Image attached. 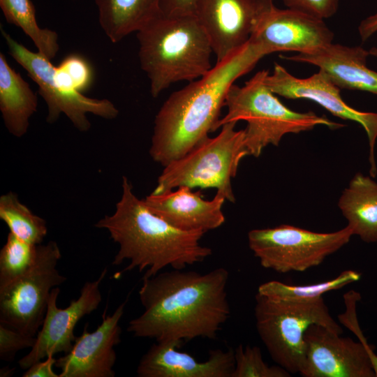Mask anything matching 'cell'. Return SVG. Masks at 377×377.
<instances>
[{
    "label": "cell",
    "instance_id": "3957f363",
    "mask_svg": "<svg viewBox=\"0 0 377 377\" xmlns=\"http://www.w3.org/2000/svg\"><path fill=\"white\" fill-rule=\"evenodd\" d=\"M95 226L106 230L119 249L112 263L128 265L118 274L138 269L149 277L170 267L183 269L212 255L200 241L205 232L179 229L154 214L144 200L134 193L128 178H122V194L115 211L98 221Z\"/></svg>",
    "mask_w": 377,
    "mask_h": 377
},
{
    "label": "cell",
    "instance_id": "30bf717a",
    "mask_svg": "<svg viewBox=\"0 0 377 377\" xmlns=\"http://www.w3.org/2000/svg\"><path fill=\"white\" fill-rule=\"evenodd\" d=\"M1 31L8 47L9 54L38 86V93L47 107L46 121L54 123L63 113L81 132L91 128L87 114L113 119L119 114L114 103L108 99L89 98L82 93L67 89L54 77V66L39 52L27 49L15 40L2 27Z\"/></svg>",
    "mask_w": 377,
    "mask_h": 377
},
{
    "label": "cell",
    "instance_id": "4dcf8cb0",
    "mask_svg": "<svg viewBox=\"0 0 377 377\" xmlns=\"http://www.w3.org/2000/svg\"><path fill=\"white\" fill-rule=\"evenodd\" d=\"M287 8L326 19L337 11L339 0H282Z\"/></svg>",
    "mask_w": 377,
    "mask_h": 377
},
{
    "label": "cell",
    "instance_id": "7a4b0ae2",
    "mask_svg": "<svg viewBox=\"0 0 377 377\" xmlns=\"http://www.w3.org/2000/svg\"><path fill=\"white\" fill-rule=\"evenodd\" d=\"M269 54L264 45L249 40L207 74L170 94L154 119L152 159L165 166L214 132L230 88Z\"/></svg>",
    "mask_w": 377,
    "mask_h": 377
},
{
    "label": "cell",
    "instance_id": "ac0fdd59",
    "mask_svg": "<svg viewBox=\"0 0 377 377\" xmlns=\"http://www.w3.org/2000/svg\"><path fill=\"white\" fill-rule=\"evenodd\" d=\"M161 194L151 193L144 199L149 209L172 226L186 231L209 230L225 222L222 207L226 198L216 193L210 200L199 191L182 186Z\"/></svg>",
    "mask_w": 377,
    "mask_h": 377
},
{
    "label": "cell",
    "instance_id": "8992f818",
    "mask_svg": "<svg viewBox=\"0 0 377 377\" xmlns=\"http://www.w3.org/2000/svg\"><path fill=\"white\" fill-rule=\"evenodd\" d=\"M236 124H223L217 135L208 136L165 165L152 193L161 194L182 186L214 188L226 200L235 202L232 179L236 176L242 159L249 155L244 129L236 130Z\"/></svg>",
    "mask_w": 377,
    "mask_h": 377
},
{
    "label": "cell",
    "instance_id": "603a6c76",
    "mask_svg": "<svg viewBox=\"0 0 377 377\" xmlns=\"http://www.w3.org/2000/svg\"><path fill=\"white\" fill-rule=\"evenodd\" d=\"M0 7L6 21L20 28L31 39L38 52L50 61L56 57L59 50L58 35L38 26L30 0H0Z\"/></svg>",
    "mask_w": 377,
    "mask_h": 377
},
{
    "label": "cell",
    "instance_id": "484cf974",
    "mask_svg": "<svg viewBox=\"0 0 377 377\" xmlns=\"http://www.w3.org/2000/svg\"><path fill=\"white\" fill-rule=\"evenodd\" d=\"M38 244L22 240L9 232L0 251V289L27 274L36 265Z\"/></svg>",
    "mask_w": 377,
    "mask_h": 377
},
{
    "label": "cell",
    "instance_id": "7c38bea8",
    "mask_svg": "<svg viewBox=\"0 0 377 377\" xmlns=\"http://www.w3.org/2000/svg\"><path fill=\"white\" fill-rule=\"evenodd\" d=\"M107 271L105 268L96 280L86 282L79 297L64 309L59 308L57 304L59 288L52 289L43 322L36 336L35 344L18 362L22 369H27L49 355L66 353L71 349L77 337L74 334L76 325L84 316L98 309L101 302L100 286Z\"/></svg>",
    "mask_w": 377,
    "mask_h": 377
},
{
    "label": "cell",
    "instance_id": "f1b7e54d",
    "mask_svg": "<svg viewBox=\"0 0 377 377\" xmlns=\"http://www.w3.org/2000/svg\"><path fill=\"white\" fill-rule=\"evenodd\" d=\"M361 300L360 293L350 290L343 295L345 311L338 315V320L351 331L368 350L375 376L377 377V354L374 346L369 344L360 327L357 314V304Z\"/></svg>",
    "mask_w": 377,
    "mask_h": 377
},
{
    "label": "cell",
    "instance_id": "d6986e66",
    "mask_svg": "<svg viewBox=\"0 0 377 377\" xmlns=\"http://www.w3.org/2000/svg\"><path fill=\"white\" fill-rule=\"evenodd\" d=\"M369 55V50L361 46L332 43L314 52L281 57L318 67L340 89L358 90L377 95V72L367 66Z\"/></svg>",
    "mask_w": 377,
    "mask_h": 377
},
{
    "label": "cell",
    "instance_id": "ffe728a7",
    "mask_svg": "<svg viewBox=\"0 0 377 377\" xmlns=\"http://www.w3.org/2000/svg\"><path fill=\"white\" fill-rule=\"evenodd\" d=\"M37 107L36 94L1 52L0 110L8 132L17 138L26 134Z\"/></svg>",
    "mask_w": 377,
    "mask_h": 377
},
{
    "label": "cell",
    "instance_id": "f546056e",
    "mask_svg": "<svg viewBox=\"0 0 377 377\" xmlns=\"http://www.w3.org/2000/svg\"><path fill=\"white\" fill-rule=\"evenodd\" d=\"M36 337L26 334L15 328L0 323V357L10 360L15 354L24 348H31Z\"/></svg>",
    "mask_w": 377,
    "mask_h": 377
},
{
    "label": "cell",
    "instance_id": "9a60e30c",
    "mask_svg": "<svg viewBox=\"0 0 377 377\" xmlns=\"http://www.w3.org/2000/svg\"><path fill=\"white\" fill-rule=\"evenodd\" d=\"M273 0H198L194 15L219 62L247 43L260 14Z\"/></svg>",
    "mask_w": 377,
    "mask_h": 377
},
{
    "label": "cell",
    "instance_id": "2e32d148",
    "mask_svg": "<svg viewBox=\"0 0 377 377\" xmlns=\"http://www.w3.org/2000/svg\"><path fill=\"white\" fill-rule=\"evenodd\" d=\"M127 300L122 302L112 314L103 315L101 323L92 332L85 325L77 337L71 349L59 359L55 367L61 370L59 377H114L116 362L114 349L121 341V330L119 323L124 314Z\"/></svg>",
    "mask_w": 377,
    "mask_h": 377
},
{
    "label": "cell",
    "instance_id": "4fadbf2b",
    "mask_svg": "<svg viewBox=\"0 0 377 377\" xmlns=\"http://www.w3.org/2000/svg\"><path fill=\"white\" fill-rule=\"evenodd\" d=\"M334 34L323 19L290 8L281 9L271 1L260 14L249 40L272 53H308L331 44Z\"/></svg>",
    "mask_w": 377,
    "mask_h": 377
},
{
    "label": "cell",
    "instance_id": "6da1fadb",
    "mask_svg": "<svg viewBox=\"0 0 377 377\" xmlns=\"http://www.w3.org/2000/svg\"><path fill=\"white\" fill-rule=\"evenodd\" d=\"M228 275L219 267L205 274L173 269L143 276L139 297L144 311L129 322L128 331L181 345L198 337L215 339L230 314Z\"/></svg>",
    "mask_w": 377,
    "mask_h": 377
},
{
    "label": "cell",
    "instance_id": "1f68e13d",
    "mask_svg": "<svg viewBox=\"0 0 377 377\" xmlns=\"http://www.w3.org/2000/svg\"><path fill=\"white\" fill-rule=\"evenodd\" d=\"M198 0H160V8L165 15H194Z\"/></svg>",
    "mask_w": 377,
    "mask_h": 377
},
{
    "label": "cell",
    "instance_id": "e575fe53",
    "mask_svg": "<svg viewBox=\"0 0 377 377\" xmlns=\"http://www.w3.org/2000/svg\"><path fill=\"white\" fill-rule=\"evenodd\" d=\"M13 369L9 368L8 367H3L1 369L0 376H10L11 375H13Z\"/></svg>",
    "mask_w": 377,
    "mask_h": 377
},
{
    "label": "cell",
    "instance_id": "d590c367",
    "mask_svg": "<svg viewBox=\"0 0 377 377\" xmlns=\"http://www.w3.org/2000/svg\"><path fill=\"white\" fill-rule=\"evenodd\" d=\"M369 54L377 58V47H372L369 50Z\"/></svg>",
    "mask_w": 377,
    "mask_h": 377
},
{
    "label": "cell",
    "instance_id": "ba28073f",
    "mask_svg": "<svg viewBox=\"0 0 377 377\" xmlns=\"http://www.w3.org/2000/svg\"><path fill=\"white\" fill-rule=\"evenodd\" d=\"M345 228L332 232H316L290 225L253 229L248 233L250 249L261 266L276 272H304L320 265L353 236Z\"/></svg>",
    "mask_w": 377,
    "mask_h": 377
},
{
    "label": "cell",
    "instance_id": "cb8c5ba5",
    "mask_svg": "<svg viewBox=\"0 0 377 377\" xmlns=\"http://www.w3.org/2000/svg\"><path fill=\"white\" fill-rule=\"evenodd\" d=\"M360 278V272L348 269L332 279L310 285H289L278 281H269L259 286L258 293L276 300L310 302L322 298L327 292L356 282Z\"/></svg>",
    "mask_w": 377,
    "mask_h": 377
},
{
    "label": "cell",
    "instance_id": "9c48e42d",
    "mask_svg": "<svg viewBox=\"0 0 377 377\" xmlns=\"http://www.w3.org/2000/svg\"><path fill=\"white\" fill-rule=\"evenodd\" d=\"M61 257L56 242L38 244L35 266L25 275L0 289V323L36 337L53 288L66 281L57 269Z\"/></svg>",
    "mask_w": 377,
    "mask_h": 377
},
{
    "label": "cell",
    "instance_id": "d4e9b609",
    "mask_svg": "<svg viewBox=\"0 0 377 377\" xmlns=\"http://www.w3.org/2000/svg\"><path fill=\"white\" fill-rule=\"evenodd\" d=\"M0 219L10 232L29 243L42 244L47 233L46 221L34 214L11 191L0 197Z\"/></svg>",
    "mask_w": 377,
    "mask_h": 377
},
{
    "label": "cell",
    "instance_id": "836d02e7",
    "mask_svg": "<svg viewBox=\"0 0 377 377\" xmlns=\"http://www.w3.org/2000/svg\"><path fill=\"white\" fill-rule=\"evenodd\" d=\"M358 32L362 42H365L377 32V13L361 21Z\"/></svg>",
    "mask_w": 377,
    "mask_h": 377
},
{
    "label": "cell",
    "instance_id": "52a82bcc",
    "mask_svg": "<svg viewBox=\"0 0 377 377\" xmlns=\"http://www.w3.org/2000/svg\"><path fill=\"white\" fill-rule=\"evenodd\" d=\"M256 327L272 359L290 374L300 373L305 362L304 335L307 328L320 325L343 334L331 316L323 297L310 302H295L256 295Z\"/></svg>",
    "mask_w": 377,
    "mask_h": 377
},
{
    "label": "cell",
    "instance_id": "44dd1931",
    "mask_svg": "<svg viewBox=\"0 0 377 377\" xmlns=\"http://www.w3.org/2000/svg\"><path fill=\"white\" fill-rule=\"evenodd\" d=\"M338 206L353 235L367 243L377 242V182L357 173L343 190Z\"/></svg>",
    "mask_w": 377,
    "mask_h": 377
},
{
    "label": "cell",
    "instance_id": "83f0119b",
    "mask_svg": "<svg viewBox=\"0 0 377 377\" xmlns=\"http://www.w3.org/2000/svg\"><path fill=\"white\" fill-rule=\"evenodd\" d=\"M54 77L67 89L82 93L91 86L94 71L85 58L77 54H71L54 66Z\"/></svg>",
    "mask_w": 377,
    "mask_h": 377
},
{
    "label": "cell",
    "instance_id": "e0dca14e",
    "mask_svg": "<svg viewBox=\"0 0 377 377\" xmlns=\"http://www.w3.org/2000/svg\"><path fill=\"white\" fill-rule=\"evenodd\" d=\"M181 344L160 341L142 357L137 375L140 377H231L235 352L212 350L207 360L197 361L188 353L176 350Z\"/></svg>",
    "mask_w": 377,
    "mask_h": 377
},
{
    "label": "cell",
    "instance_id": "5bb4252c",
    "mask_svg": "<svg viewBox=\"0 0 377 377\" xmlns=\"http://www.w3.org/2000/svg\"><path fill=\"white\" fill-rule=\"evenodd\" d=\"M327 327L313 324L306 330L304 377H376L367 349Z\"/></svg>",
    "mask_w": 377,
    "mask_h": 377
},
{
    "label": "cell",
    "instance_id": "7402d4cb",
    "mask_svg": "<svg viewBox=\"0 0 377 377\" xmlns=\"http://www.w3.org/2000/svg\"><path fill=\"white\" fill-rule=\"evenodd\" d=\"M101 27L117 43L162 14L160 0H96Z\"/></svg>",
    "mask_w": 377,
    "mask_h": 377
},
{
    "label": "cell",
    "instance_id": "d6a6232c",
    "mask_svg": "<svg viewBox=\"0 0 377 377\" xmlns=\"http://www.w3.org/2000/svg\"><path fill=\"white\" fill-rule=\"evenodd\" d=\"M57 359L54 355L39 360L30 366L23 374V377H59V374L54 371Z\"/></svg>",
    "mask_w": 377,
    "mask_h": 377
},
{
    "label": "cell",
    "instance_id": "5b68a950",
    "mask_svg": "<svg viewBox=\"0 0 377 377\" xmlns=\"http://www.w3.org/2000/svg\"><path fill=\"white\" fill-rule=\"evenodd\" d=\"M269 73L263 69L243 86L232 85L225 102L228 112L219 119L214 131L226 123L246 121L247 149L249 155L258 157L267 145L278 146L286 134L310 131L318 125L334 129L344 126L313 112H300L286 107L265 84Z\"/></svg>",
    "mask_w": 377,
    "mask_h": 377
},
{
    "label": "cell",
    "instance_id": "277c9868",
    "mask_svg": "<svg viewBox=\"0 0 377 377\" xmlns=\"http://www.w3.org/2000/svg\"><path fill=\"white\" fill-rule=\"evenodd\" d=\"M141 68L156 98L171 84L191 82L212 68L213 50L195 15H160L137 31Z\"/></svg>",
    "mask_w": 377,
    "mask_h": 377
},
{
    "label": "cell",
    "instance_id": "4316f807",
    "mask_svg": "<svg viewBox=\"0 0 377 377\" xmlns=\"http://www.w3.org/2000/svg\"><path fill=\"white\" fill-rule=\"evenodd\" d=\"M235 352V368L231 377H290L291 374L278 366H269L258 346L239 345Z\"/></svg>",
    "mask_w": 377,
    "mask_h": 377
},
{
    "label": "cell",
    "instance_id": "8fae6325",
    "mask_svg": "<svg viewBox=\"0 0 377 377\" xmlns=\"http://www.w3.org/2000/svg\"><path fill=\"white\" fill-rule=\"evenodd\" d=\"M265 84L276 95L288 99L313 101L334 116L360 124L369 141L370 174L376 176L374 149L377 140V113L360 111L348 105L342 99L340 89L320 69L308 77L299 78L275 63L273 73L265 78Z\"/></svg>",
    "mask_w": 377,
    "mask_h": 377
}]
</instances>
